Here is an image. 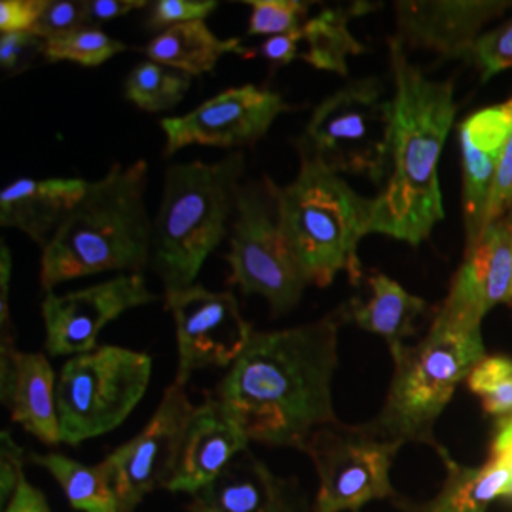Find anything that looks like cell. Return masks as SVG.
Masks as SVG:
<instances>
[{"mask_svg": "<svg viewBox=\"0 0 512 512\" xmlns=\"http://www.w3.org/2000/svg\"><path fill=\"white\" fill-rule=\"evenodd\" d=\"M393 74L389 179L374 198L372 234L420 247L444 219L439 160L458 105L450 80H431L410 63L395 37L387 40Z\"/></svg>", "mask_w": 512, "mask_h": 512, "instance_id": "obj_2", "label": "cell"}, {"mask_svg": "<svg viewBox=\"0 0 512 512\" xmlns=\"http://www.w3.org/2000/svg\"><path fill=\"white\" fill-rule=\"evenodd\" d=\"M249 442L222 404L207 395L188 423L179 463L167 490L173 494H198L239 454L249 450Z\"/></svg>", "mask_w": 512, "mask_h": 512, "instance_id": "obj_19", "label": "cell"}, {"mask_svg": "<svg viewBox=\"0 0 512 512\" xmlns=\"http://www.w3.org/2000/svg\"><path fill=\"white\" fill-rule=\"evenodd\" d=\"M150 61L188 76L211 73L226 54L249 55L241 38H219L205 21H188L158 33L145 46Z\"/></svg>", "mask_w": 512, "mask_h": 512, "instance_id": "obj_24", "label": "cell"}, {"mask_svg": "<svg viewBox=\"0 0 512 512\" xmlns=\"http://www.w3.org/2000/svg\"><path fill=\"white\" fill-rule=\"evenodd\" d=\"M29 461L54 476L76 512H120V501L103 463L86 465L59 452L29 454Z\"/></svg>", "mask_w": 512, "mask_h": 512, "instance_id": "obj_26", "label": "cell"}, {"mask_svg": "<svg viewBox=\"0 0 512 512\" xmlns=\"http://www.w3.org/2000/svg\"><path fill=\"white\" fill-rule=\"evenodd\" d=\"M243 173V150L213 164L198 160L167 167L162 203L152 220L150 260L164 294L196 285L205 260L230 236Z\"/></svg>", "mask_w": 512, "mask_h": 512, "instance_id": "obj_4", "label": "cell"}, {"mask_svg": "<svg viewBox=\"0 0 512 512\" xmlns=\"http://www.w3.org/2000/svg\"><path fill=\"white\" fill-rule=\"evenodd\" d=\"M342 325L338 308L291 329L255 330L211 395L251 442L302 452L317 429L340 421L332 378Z\"/></svg>", "mask_w": 512, "mask_h": 512, "instance_id": "obj_1", "label": "cell"}, {"mask_svg": "<svg viewBox=\"0 0 512 512\" xmlns=\"http://www.w3.org/2000/svg\"><path fill=\"white\" fill-rule=\"evenodd\" d=\"M512 205V131L509 141L503 150V156L495 171L494 188L492 198L486 213V228L494 224L495 220L503 219Z\"/></svg>", "mask_w": 512, "mask_h": 512, "instance_id": "obj_36", "label": "cell"}, {"mask_svg": "<svg viewBox=\"0 0 512 512\" xmlns=\"http://www.w3.org/2000/svg\"><path fill=\"white\" fill-rule=\"evenodd\" d=\"M44 8H46V0H2L0 2L2 35L33 31Z\"/></svg>", "mask_w": 512, "mask_h": 512, "instance_id": "obj_37", "label": "cell"}, {"mask_svg": "<svg viewBox=\"0 0 512 512\" xmlns=\"http://www.w3.org/2000/svg\"><path fill=\"white\" fill-rule=\"evenodd\" d=\"M507 215H509V220H511V232H512V205H511V209H509V213H507Z\"/></svg>", "mask_w": 512, "mask_h": 512, "instance_id": "obj_43", "label": "cell"}, {"mask_svg": "<svg viewBox=\"0 0 512 512\" xmlns=\"http://www.w3.org/2000/svg\"><path fill=\"white\" fill-rule=\"evenodd\" d=\"M480 71V82L486 84L495 74L512 69V18L495 27L494 31L480 35L469 55Z\"/></svg>", "mask_w": 512, "mask_h": 512, "instance_id": "obj_31", "label": "cell"}, {"mask_svg": "<svg viewBox=\"0 0 512 512\" xmlns=\"http://www.w3.org/2000/svg\"><path fill=\"white\" fill-rule=\"evenodd\" d=\"M126 50V42L110 37L103 29L86 27L73 35L48 40L44 48V63L71 61L82 67H99Z\"/></svg>", "mask_w": 512, "mask_h": 512, "instance_id": "obj_28", "label": "cell"}, {"mask_svg": "<svg viewBox=\"0 0 512 512\" xmlns=\"http://www.w3.org/2000/svg\"><path fill=\"white\" fill-rule=\"evenodd\" d=\"M152 359L147 353L97 346L74 355L57 374L61 442L78 446L120 427L147 393Z\"/></svg>", "mask_w": 512, "mask_h": 512, "instance_id": "obj_8", "label": "cell"}, {"mask_svg": "<svg viewBox=\"0 0 512 512\" xmlns=\"http://www.w3.org/2000/svg\"><path fill=\"white\" fill-rule=\"evenodd\" d=\"M401 442L376 435L368 423L342 421L317 429L304 450L319 478L311 512H361L376 499H397L391 484V465Z\"/></svg>", "mask_w": 512, "mask_h": 512, "instance_id": "obj_10", "label": "cell"}, {"mask_svg": "<svg viewBox=\"0 0 512 512\" xmlns=\"http://www.w3.org/2000/svg\"><path fill=\"white\" fill-rule=\"evenodd\" d=\"M469 389L480 397L484 412L507 420L512 414V361L507 357H484L467 378Z\"/></svg>", "mask_w": 512, "mask_h": 512, "instance_id": "obj_29", "label": "cell"}, {"mask_svg": "<svg viewBox=\"0 0 512 512\" xmlns=\"http://www.w3.org/2000/svg\"><path fill=\"white\" fill-rule=\"evenodd\" d=\"M158 300L141 274H122L73 293H48L42 300L44 348L52 357L82 355L97 348V338L122 313Z\"/></svg>", "mask_w": 512, "mask_h": 512, "instance_id": "obj_14", "label": "cell"}, {"mask_svg": "<svg viewBox=\"0 0 512 512\" xmlns=\"http://www.w3.org/2000/svg\"><path fill=\"white\" fill-rule=\"evenodd\" d=\"M80 29H86L84 0H46V8L31 33L48 42L73 35Z\"/></svg>", "mask_w": 512, "mask_h": 512, "instance_id": "obj_32", "label": "cell"}, {"mask_svg": "<svg viewBox=\"0 0 512 512\" xmlns=\"http://www.w3.org/2000/svg\"><path fill=\"white\" fill-rule=\"evenodd\" d=\"M188 512H308L296 478H283L249 450L192 495Z\"/></svg>", "mask_w": 512, "mask_h": 512, "instance_id": "obj_18", "label": "cell"}, {"mask_svg": "<svg viewBox=\"0 0 512 512\" xmlns=\"http://www.w3.org/2000/svg\"><path fill=\"white\" fill-rule=\"evenodd\" d=\"M293 109L268 88L255 84L228 88L183 116L162 118L165 156L188 147L232 148V152L253 147L281 114Z\"/></svg>", "mask_w": 512, "mask_h": 512, "instance_id": "obj_13", "label": "cell"}, {"mask_svg": "<svg viewBox=\"0 0 512 512\" xmlns=\"http://www.w3.org/2000/svg\"><path fill=\"white\" fill-rule=\"evenodd\" d=\"M490 458L503 461L512 471V416L507 420L499 421L494 442H492V454Z\"/></svg>", "mask_w": 512, "mask_h": 512, "instance_id": "obj_42", "label": "cell"}, {"mask_svg": "<svg viewBox=\"0 0 512 512\" xmlns=\"http://www.w3.org/2000/svg\"><path fill=\"white\" fill-rule=\"evenodd\" d=\"M217 6V0H156L150 4L147 29L162 33L188 21H205Z\"/></svg>", "mask_w": 512, "mask_h": 512, "instance_id": "obj_33", "label": "cell"}, {"mask_svg": "<svg viewBox=\"0 0 512 512\" xmlns=\"http://www.w3.org/2000/svg\"><path fill=\"white\" fill-rule=\"evenodd\" d=\"M190 86L192 76L147 59L129 73L124 93L137 109L167 112L183 101Z\"/></svg>", "mask_w": 512, "mask_h": 512, "instance_id": "obj_27", "label": "cell"}, {"mask_svg": "<svg viewBox=\"0 0 512 512\" xmlns=\"http://www.w3.org/2000/svg\"><path fill=\"white\" fill-rule=\"evenodd\" d=\"M25 450L19 446L10 431L0 433V501L6 507V501L18 488L23 473Z\"/></svg>", "mask_w": 512, "mask_h": 512, "instance_id": "obj_35", "label": "cell"}, {"mask_svg": "<svg viewBox=\"0 0 512 512\" xmlns=\"http://www.w3.org/2000/svg\"><path fill=\"white\" fill-rule=\"evenodd\" d=\"M279 224L306 287L325 289L346 272L361 281L359 243L372 234L374 198L359 196L340 175L300 160L293 183L277 186Z\"/></svg>", "mask_w": 512, "mask_h": 512, "instance_id": "obj_6", "label": "cell"}, {"mask_svg": "<svg viewBox=\"0 0 512 512\" xmlns=\"http://www.w3.org/2000/svg\"><path fill=\"white\" fill-rule=\"evenodd\" d=\"M446 480L439 495L408 512H486L497 497H512V471L499 459L490 458L482 467L459 465L440 448Z\"/></svg>", "mask_w": 512, "mask_h": 512, "instance_id": "obj_23", "label": "cell"}, {"mask_svg": "<svg viewBox=\"0 0 512 512\" xmlns=\"http://www.w3.org/2000/svg\"><path fill=\"white\" fill-rule=\"evenodd\" d=\"M247 57H262L274 67H285L300 59V31L266 38L258 48L249 50Z\"/></svg>", "mask_w": 512, "mask_h": 512, "instance_id": "obj_39", "label": "cell"}, {"mask_svg": "<svg viewBox=\"0 0 512 512\" xmlns=\"http://www.w3.org/2000/svg\"><path fill=\"white\" fill-rule=\"evenodd\" d=\"M148 164H112L57 228L40 256V287L116 272L141 274L152 260L147 209Z\"/></svg>", "mask_w": 512, "mask_h": 512, "instance_id": "obj_3", "label": "cell"}, {"mask_svg": "<svg viewBox=\"0 0 512 512\" xmlns=\"http://www.w3.org/2000/svg\"><path fill=\"white\" fill-rule=\"evenodd\" d=\"M251 6L249 37H277L300 31L310 12L311 2L304 0H245Z\"/></svg>", "mask_w": 512, "mask_h": 512, "instance_id": "obj_30", "label": "cell"}, {"mask_svg": "<svg viewBox=\"0 0 512 512\" xmlns=\"http://www.w3.org/2000/svg\"><path fill=\"white\" fill-rule=\"evenodd\" d=\"M46 40L31 31L6 33L0 37V69L8 76L25 73L35 67L38 59L44 61Z\"/></svg>", "mask_w": 512, "mask_h": 512, "instance_id": "obj_34", "label": "cell"}, {"mask_svg": "<svg viewBox=\"0 0 512 512\" xmlns=\"http://www.w3.org/2000/svg\"><path fill=\"white\" fill-rule=\"evenodd\" d=\"M512 2L495 0H399L395 38L404 48H421L442 59H469L480 29L503 16Z\"/></svg>", "mask_w": 512, "mask_h": 512, "instance_id": "obj_15", "label": "cell"}, {"mask_svg": "<svg viewBox=\"0 0 512 512\" xmlns=\"http://www.w3.org/2000/svg\"><path fill=\"white\" fill-rule=\"evenodd\" d=\"M57 376L44 353L0 346V401L12 421L46 446L61 444Z\"/></svg>", "mask_w": 512, "mask_h": 512, "instance_id": "obj_20", "label": "cell"}, {"mask_svg": "<svg viewBox=\"0 0 512 512\" xmlns=\"http://www.w3.org/2000/svg\"><path fill=\"white\" fill-rule=\"evenodd\" d=\"M512 131V99L478 110L459 126L463 162V224L465 247L486 230L495 171Z\"/></svg>", "mask_w": 512, "mask_h": 512, "instance_id": "obj_17", "label": "cell"}, {"mask_svg": "<svg viewBox=\"0 0 512 512\" xmlns=\"http://www.w3.org/2000/svg\"><path fill=\"white\" fill-rule=\"evenodd\" d=\"M164 296L177 336L175 382L186 385L196 370L230 368L236 363L255 332L241 315L236 294L209 291L196 283Z\"/></svg>", "mask_w": 512, "mask_h": 512, "instance_id": "obj_12", "label": "cell"}, {"mask_svg": "<svg viewBox=\"0 0 512 512\" xmlns=\"http://www.w3.org/2000/svg\"><path fill=\"white\" fill-rule=\"evenodd\" d=\"M10 279H12V255H10V249L2 243L0 245V330H2L0 346H14V327L10 319Z\"/></svg>", "mask_w": 512, "mask_h": 512, "instance_id": "obj_40", "label": "cell"}, {"mask_svg": "<svg viewBox=\"0 0 512 512\" xmlns=\"http://www.w3.org/2000/svg\"><path fill=\"white\" fill-rule=\"evenodd\" d=\"M277 186L270 175L241 183L230 228V283L243 296H260L272 317H283L300 304L306 283L296 272L279 224Z\"/></svg>", "mask_w": 512, "mask_h": 512, "instance_id": "obj_9", "label": "cell"}, {"mask_svg": "<svg viewBox=\"0 0 512 512\" xmlns=\"http://www.w3.org/2000/svg\"><path fill=\"white\" fill-rule=\"evenodd\" d=\"M4 512H52L42 490L33 486L25 476L19 480L16 492L8 499Z\"/></svg>", "mask_w": 512, "mask_h": 512, "instance_id": "obj_41", "label": "cell"}, {"mask_svg": "<svg viewBox=\"0 0 512 512\" xmlns=\"http://www.w3.org/2000/svg\"><path fill=\"white\" fill-rule=\"evenodd\" d=\"M393 101L380 78L351 80L330 93L311 114L296 141L300 160L336 175H365L382 184L389 167Z\"/></svg>", "mask_w": 512, "mask_h": 512, "instance_id": "obj_7", "label": "cell"}, {"mask_svg": "<svg viewBox=\"0 0 512 512\" xmlns=\"http://www.w3.org/2000/svg\"><path fill=\"white\" fill-rule=\"evenodd\" d=\"M497 304L512 306V232L509 215L490 224L473 245L465 247L463 264L450 293L440 304L467 321L480 323Z\"/></svg>", "mask_w": 512, "mask_h": 512, "instance_id": "obj_16", "label": "cell"}, {"mask_svg": "<svg viewBox=\"0 0 512 512\" xmlns=\"http://www.w3.org/2000/svg\"><path fill=\"white\" fill-rule=\"evenodd\" d=\"M194 410L186 385L173 382L147 425L101 461L114 484L120 512H135L147 495L167 490Z\"/></svg>", "mask_w": 512, "mask_h": 512, "instance_id": "obj_11", "label": "cell"}, {"mask_svg": "<svg viewBox=\"0 0 512 512\" xmlns=\"http://www.w3.org/2000/svg\"><path fill=\"white\" fill-rule=\"evenodd\" d=\"M368 289V298H353L340 306L344 323L384 338L389 351L401 348L418 334L416 321L429 310V304L385 274L370 275Z\"/></svg>", "mask_w": 512, "mask_h": 512, "instance_id": "obj_22", "label": "cell"}, {"mask_svg": "<svg viewBox=\"0 0 512 512\" xmlns=\"http://www.w3.org/2000/svg\"><path fill=\"white\" fill-rule=\"evenodd\" d=\"M86 6V27L101 29V25L112 19L122 18L129 12L145 10L150 6L147 0H84Z\"/></svg>", "mask_w": 512, "mask_h": 512, "instance_id": "obj_38", "label": "cell"}, {"mask_svg": "<svg viewBox=\"0 0 512 512\" xmlns=\"http://www.w3.org/2000/svg\"><path fill=\"white\" fill-rule=\"evenodd\" d=\"M393 378L384 408L368 427L382 439L420 442L439 452L435 423L458 385L484 357L480 323L467 321L442 306L418 344L391 351Z\"/></svg>", "mask_w": 512, "mask_h": 512, "instance_id": "obj_5", "label": "cell"}, {"mask_svg": "<svg viewBox=\"0 0 512 512\" xmlns=\"http://www.w3.org/2000/svg\"><path fill=\"white\" fill-rule=\"evenodd\" d=\"M90 183L84 179H31L21 177L0 192V226L14 228L42 249L63 220L86 196Z\"/></svg>", "mask_w": 512, "mask_h": 512, "instance_id": "obj_21", "label": "cell"}, {"mask_svg": "<svg viewBox=\"0 0 512 512\" xmlns=\"http://www.w3.org/2000/svg\"><path fill=\"white\" fill-rule=\"evenodd\" d=\"M376 10L370 2L321 8L300 29V59L317 71L348 76L349 55L365 52V46L351 35L349 19Z\"/></svg>", "mask_w": 512, "mask_h": 512, "instance_id": "obj_25", "label": "cell"}]
</instances>
